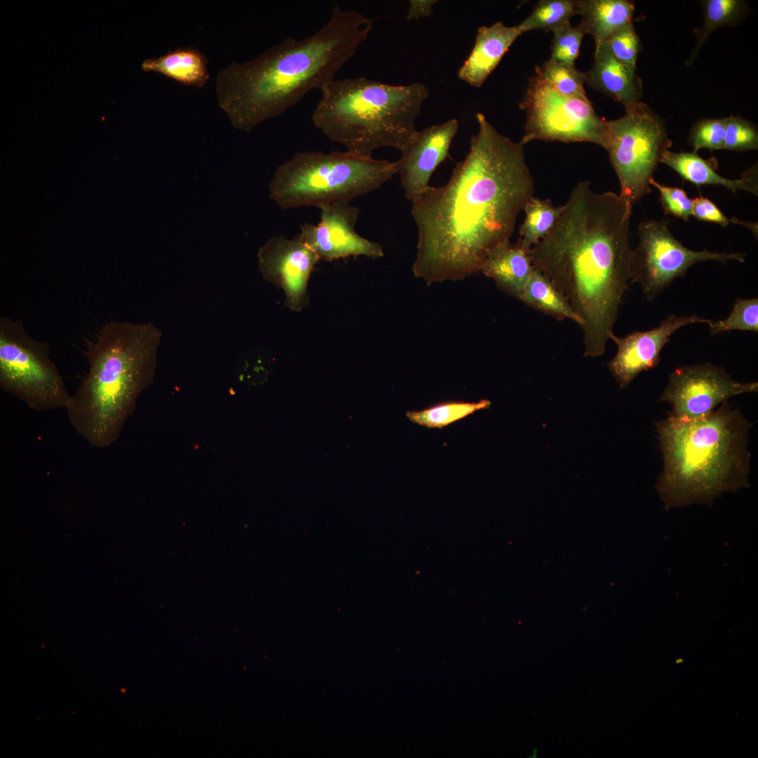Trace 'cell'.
Instances as JSON below:
<instances>
[{
	"label": "cell",
	"instance_id": "obj_20",
	"mask_svg": "<svg viewBox=\"0 0 758 758\" xmlns=\"http://www.w3.org/2000/svg\"><path fill=\"white\" fill-rule=\"evenodd\" d=\"M663 163L672 168L684 179L698 186L721 185L733 192L737 190L758 194L757 167L754 166L738 179H727L717 173L710 160L701 158L697 152H674L665 150L660 157Z\"/></svg>",
	"mask_w": 758,
	"mask_h": 758
},
{
	"label": "cell",
	"instance_id": "obj_35",
	"mask_svg": "<svg viewBox=\"0 0 758 758\" xmlns=\"http://www.w3.org/2000/svg\"><path fill=\"white\" fill-rule=\"evenodd\" d=\"M692 215L699 220L726 227L729 220L710 199L702 196L692 199Z\"/></svg>",
	"mask_w": 758,
	"mask_h": 758
},
{
	"label": "cell",
	"instance_id": "obj_26",
	"mask_svg": "<svg viewBox=\"0 0 758 758\" xmlns=\"http://www.w3.org/2000/svg\"><path fill=\"white\" fill-rule=\"evenodd\" d=\"M491 405L488 399L479 401H453L439 403L420 411H411L406 416L412 423L428 428H443Z\"/></svg>",
	"mask_w": 758,
	"mask_h": 758
},
{
	"label": "cell",
	"instance_id": "obj_29",
	"mask_svg": "<svg viewBox=\"0 0 758 758\" xmlns=\"http://www.w3.org/2000/svg\"><path fill=\"white\" fill-rule=\"evenodd\" d=\"M712 335L731 331L758 332V298H738L729 316L708 324Z\"/></svg>",
	"mask_w": 758,
	"mask_h": 758
},
{
	"label": "cell",
	"instance_id": "obj_11",
	"mask_svg": "<svg viewBox=\"0 0 758 758\" xmlns=\"http://www.w3.org/2000/svg\"><path fill=\"white\" fill-rule=\"evenodd\" d=\"M639 241L631 251L630 284L637 283L648 301L655 300L693 265L709 260L743 262L746 253L693 251L672 235L665 220H648L638 227Z\"/></svg>",
	"mask_w": 758,
	"mask_h": 758
},
{
	"label": "cell",
	"instance_id": "obj_27",
	"mask_svg": "<svg viewBox=\"0 0 758 758\" xmlns=\"http://www.w3.org/2000/svg\"><path fill=\"white\" fill-rule=\"evenodd\" d=\"M576 15L572 0H541L531 15L517 27L521 34L536 29L553 32Z\"/></svg>",
	"mask_w": 758,
	"mask_h": 758
},
{
	"label": "cell",
	"instance_id": "obj_9",
	"mask_svg": "<svg viewBox=\"0 0 758 758\" xmlns=\"http://www.w3.org/2000/svg\"><path fill=\"white\" fill-rule=\"evenodd\" d=\"M619 119L607 121V150L620 186L632 206L651 192L650 180L663 152L670 148L664 120L646 104L627 107Z\"/></svg>",
	"mask_w": 758,
	"mask_h": 758
},
{
	"label": "cell",
	"instance_id": "obj_17",
	"mask_svg": "<svg viewBox=\"0 0 758 758\" xmlns=\"http://www.w3.org/2000/svg\"><path fill=\"white\" fill-rule=\"evenodd\" d=\"M521 34L517 25L507 27L500 21L479 27L473 48L460 68L458 77L473 87H481Z\"/></svg>",
	"mask_w": 758,
	"mask_h": 758
},
{
	"label": "cell",
	"instance_id": "obj_10",
	"mask_svg": "<svg viewBox=\"0 0 758 758\" xmlns=\"http://www.w3.org/2000/svg\"><path fill=\"white\" fill-rule=\"evenodd\" d=\"M520 107L526 112L524 145L540 140L587 142L606 148L607 121L595 112L589 99L563 95L535 76Z\"/></svg>",
	"mask_w": 758,
	"mask_h": 758
},
{
	"label": "cell",
	"instance_id": "obj_34",
	"mask_svg": "<svg viewBox=\"0 0 758 758\" xmlns=\"http://www.w3.org/2000/svg\"><path fill=\"white\" fill-rule=\"evenodd\" d=\"M649 183L660 192V201L665 214L689 220L692 215V199L688 197L683 189L663 185L653 178Z\"/></svg>",
	"mask_w": 758,
	"mask_h": 758
},
{
	"label": "cell",
	"instance_id": "obj_18",
	"mask_svg": "<svg viewBox=\"0 0 758 758\" xmlns=\"http://www.w3.org/2000/svg\"><path fill=\"white\" fill-rule=\"evenodd\" d=\"M585 82L624 107L639 102L643 95V82L636 70L616 60L606 43L595 51L594 65L586 72Z\"/></svg>",
	"mask_w": 758,
	"mask_h": 758
},
{
	"label": "cell",
	"instance_id": "obj_15",
	"mask_svg": "<svg viewBox=\"0 0 758 758\" xmlns=\"http://www.w3.org/2000/svg\"><path fill=\"white\" fill-rule=\"evenodd\" d=\"M711 321L697 315L670 314L652 329L634 331L624 337L613 333L610 340L616 344L617 352L608 367L620 387H627L641 372L659 364L662 349L677 331L687 325Z\"/></svg>",
	"mask_w": 758,
	"mask_h": 758
},
{
	"label": "cell",
	"instance_id": "obj_1",
	"mask_svg": "<svg viewBox=\"0 0 758 758\" xmlns=\"http://www.w3.org/2000/svg\"><path fill=\"white\" fill-rule=\"evenodd\" d=\"M476 117L478 132L448 182L411 202L418 232L413 272L428 285L480 272L534 197L524 145L500 134L484 114Z\"/></svg>",
	"mask_w": 758,
	"mask_h": 758
},
{
	"label": "cell",
	"instance_id": "obj_32",
	"mask_svg": "<svg viewBox=\"0 0 758 758\" xmlns=\"http://www.w3.org/2000/svg\"><path fill=\"white\" fill-rule=\"evenodd\" d=\"M757 126L739 116L726 117L724 149L733 151L757 149Z\"/></svg>",
	"mask_w": 758,
	"mask_h": 758
},
{
	"label": "cell",
	"instance_id": "obj_8",
	"mask_svg": "<svg viewBox=\"0 0 758 758\" xmlns=\"http://www.w3.org/2000/svg\"><path fill=\"white\" fill-rule=\"evenodd\" d=\"M49 353L22 321L0 317V387L33 410L66 409L71 397Z\"/></svg>",
	"mask_w": 758,
	"mask_h": 758
},
{
	"label": "cell",
	"instance_id": "obj_13",
	"mask_svg": "<svg viewBox=\"0 0 758 758\" xmlns=\"http://www.w3.org/2000/svg\"><path fill=\"white\" fill-rule=\"evenodd\" d=\"M317 225L305 222L298 234L319 260L331 261L350 256L378 258L383 256L381 244L370 241L355 230L359 210L348 201L323 204Z\"/></svg>",
	"mask_w": 758,
	"mask_h": 758
},
{
	"label": "cell",
	"instance_id": "obj_25",
	"mask_svg": "<svg viewBox=\"0 0 758 758\" xmlns=\"http://www.w3.org/2000/svg\"><path fill=\"white\" fill-rule=\"evenodd\" d=\"M562 210L563 205L556 206L550 199L531 198L523 210L526 216L517 241L531 249L551 231Z\"/></svg>",
	"mask_w": 758,
	"mask_h": 758
},
{
	"label": "cell",
	"instance_id": "obj_23",
	"mask_svg": "<svg viewBox=\"0 0 758 758\" xmlns=\"http://www.w3.org/2000/svg\"><path fill=\"white\" fill-rule=\"evenodd\" d=\"M518 299L557 320L568 319L581 325V320L552 283L534 268Z\"/></svg>",
	"mask_w": 758,
	"mask_h": 758
},
{
	"label": "cell",
	"instance_id": "obj_3",
	"mask_svg": "<svg viewBox=\"0 0 758 758\" xmlns=\"http://www.w3.org/2000/svg\"><path fill=\"white\" fill-rule=\"evenodd\" d=\"M373 21L335 6L312 35L288 38L251 60L221 69L215 78L218 105L234 128L246 131L281 115L335 79L368 39Z\"/></svg>",
	"mask_w": 758,
	"mask_h": 758
},
{
	"label": "cell",
	"instance_id": "obj_33",
	"mask_svg": "<svg viewBox=\"0 0 758 758\" xmlns=\"http://www.w3.org/2000/svg\"><path fill=\"white\" fill-rule=\"evenodd\" d=\"M726 117L703 119L697 121L689 133V142L697 152L700 149L719 150L724 149Z\"/></svg>",
	"mask_w": 758,
	"mask_h": 758
},
{
	"label": "cell",
	"instance_id": "obj_16",
	"mask_svg": "<svg viewBox=\"0 0 758 758\" xmlns=\"http://www.w3.org/2000/svg\"><path fill=\"white\" fill-rule=\"evenodd\" d=\"M458 129L456 119L434 125L416 133L396 161L405 197L411 202L430 187L429 180L437 167L448 156L451 144Z\"/></svg>",
	"mask_w": 758,
	"mask_h": 758
},
{
	"label": "cell",
	"instance_id": "obj_31",
	"mask_svg": "<svg viewBox=\"0 0 758 758\" xmlns=\"http://www.w3.org/2000/svg\"><path fill=\"white\" fill-rule=\"evenodd\" d=\"M605 43L616 60L624 65L636 70L641 43L632 22L619 28Z\"/></svg>",
	"mask_w": 758,
	"mask_h": 758
},
{
	"label": "cell",
	"instance_id": "obj_30",
	"mask_svg": "<svg viewBox=\"0 0 758 758\" xmlns=\"http://www.w3.org/2000/svg\"><path fill=\"white\" fill-rule=\"evenodd\" d=\"M554 37L550 60L574 67L580 53L582 39L586 34L580 24L572 26L570 22L552 32Z\"/></svg>",
	"mask_w": 758,
	"mask_h": 758
},
{
	"label": "cell",
	"instance_id": "obj_14",
	"mask_svg": "<svg viewBox=\"0 0 758 758\" xmlns=\"http://www.w3.org/2000/svg\"><path fill=\"white\" fill-rule=\"evenodd\" d=\"M258 257L264 279L283 290L287 307L299 312L308 305L307 284L319 258L298 234L293 239H270Z\"/></svg>",
	"mask_w": 758,
	"mask_h": 758
},
{
	"label": "cell",
	"instance_id": "obj_2",
	"mask_svg": "<svg viewBox=\"0 0 758 758\" xmlns=\"http://www.w3.org/2000/svg\"><path fill=\"white\" fill-rule=\"evenodd\" d=\"M583 181L572 190L551 231L531 248L533 267L579 317L584 356L602 355L630 284L632 206Z\"/></svg>",
	"mask_w": 758,
	"mask_h": 758
},
{
	"label": "cell",
	"instance_id": "obj_19",
	"mask_svg": "<svg viewBox=\"0 0 758 758\" xmlns=\"http://www.w3.org/2000/svg\"><path fill=\"white\" fill-rule=\"evenodd\" d=\"M533 270L531 249L510 241L492 250L481 270L500 291L517 299Z\"/></svg>",
	"mask_w": 758,
	"mask_h": 758
},
{
	"label": "cell",
	"instance_id": "obj_4",
	"mask_svg": "<svg viewBox=\"0 0 758 758\" xmlns=\"http://www.w3.org/2000/svg\"><path fill=\"white\" fill-rule=\"evenodd\" d=\"M655 425L663 459L656 488L666 508L710 505L749 486L752 423L727 401L700 418L669 415Z\"/></svg>",
	"mask_w": 758,
	"mask_h": 758
},
{
	"label": "cell",
	"instance_id": "obj_21",
	"mask_svg": "<svg viewBox=\"0 0 758 758\" xmlns=\"http://www.w3.org/2000/svg\"><path fill=\"white\" fill-rule=\"evenodd\" d=\"M576 15L582 17L580 23L586 34H590L595 51L623 25L632 22L634 4L627 0H577Z\"/></svg>",
	"mask_w": 758,
	"mask_h": 758
},
{
	"label": "cell",
	"instance_id": "obj_22",
	"mask_svg": "<svg viewBox=\"0 0 758 758\" xmlns=\"http://www.w3.org/2000/svg\"><path fill=\"white\" fill-rule=\"evenodd\" d=\"M141 67L187 86L202 87L209 79L205 55L192 47H180L159 58L146 59Z\"/></svg>",
	"mask_w": 758,
	"mask_h": 758
},
{
	"label": "cell",
	"instance_id": "obj_7",
	"mask_svg": "<svg viewBox=\"0 0 758 758\" xmlns=\"http://www.w3.org/2000/svg\"><path fill=\"white\" fill-rule=\"evenodd\" d=\"M397 173L396 161L347 150L298 152L277 169L269 185L270 197L282 209L350 202Z\"/></svg>",
	"mask_w": 758,
	"mask_h": 758
},
{
	"label": "cell",
	"instance_id": "obj_36",
	"mask_svg": "<svg viewBox=\"0 0 758 758\" xmlns=\"http://www.w3.org/2000/svg\"><path fill=\"white\" fill-rule=\"evenodd\" d=\"M437 2L434 0H412L409 2L407 13L408 20L418 19L430 16L433 11L432 6Z\"/></svg>",
	"mask_w": 758,
	"mask_h": 758
},
{
	"label": "cell",
	"instance_id": "obj_5",
	"mask_svg": "<svg viewBox=\"0 0 758 758\" xmlns=\"http://www.w3.org/2000/svg\"><path fill=\"white\" fill-rule=\"evenodd\" d=\"M161 337L151 322L111 320L87 342L88 371L66 410L70 425L91 446L107 448L119 438L153 380Z\"/></svg>",
	"mask_w": 758,
	"mask_h": 758
},
{
	"label": "cell",
	"instance_id": "obj_6",
	"mask_svg": "<svg viewBox=\"0 0 758 758\" xmlns=\"http://www.w3.org/2000/svg\"><path fill=\"white\" fill-rule=\"evenodd\" d=\"M319 90L314 125L362 156L383 147L404 150L418 132L415 121L429 95L420 83L391 85L365 77L333 79Z\"/></svg>",
	"mask_w": 758,
	"mask_h": 758
},
{
	"label": "cell",
	"instance_id": "obj_24",
	"mask_svg": "<svg viewBox=\"0 0 758 758\" xmlns=\"http://www.w3.org/2000/svg\"><path fill=\"white\" fill-rule=\"evenodd\" d=\"M700 4L703 11V22L701 27L695 29L696 44L686 62L687 65L693 62L700 48L714 30L721 27L737 24L748 11L747 5L743 0H704Z\"/></svg>",
	"mask_w": 758,
	"mask_h": 758
},
{
	"label": "cell",
	"instance_id": "obj_28",
	"mask_svg": "<svg viewBox=\"0 0 758 758\" xmlns=\"http://www.w3.org/2000/svg\"><path fill=\"white\" fill-rule=\"evenodd\" d=\"M536 77L560 94L587 100L584 89L586 72L550 60L536 67Z\"/></svg>",
	"mask_w": 758,
	"mask_h": 758
},
{
	"label": "cell",
	"instance_id": "obj_12",
	"mask_svg": "<svg viewBox=\"0 0 758 758\" xmlns=\"http://www.w3.org/2000/svg\"><path fill=\"white\" fill-rule=\"evenodd\" d=\"M757 392V382L736 381L723 367L707 362L676 368L658 401L670 405V415L695 419L712 413L731 397Z\"/></svg>",
	"mask_w": 758,
	"mask_h": 758
}]
</instances>
